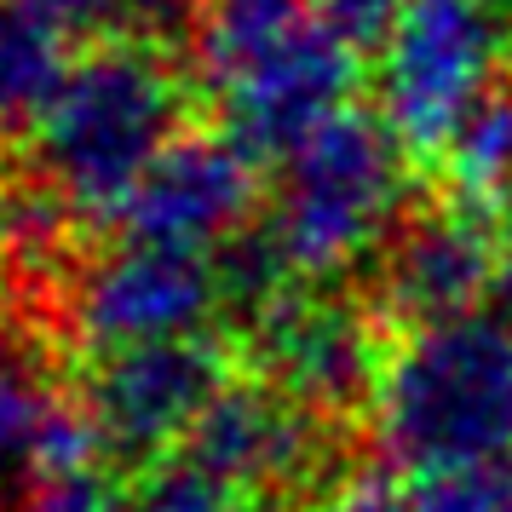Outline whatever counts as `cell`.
I'll return each mask as SVG.
<instances>
[{"label": "cell", "instance_id": "7402d4cb", "mask_svg": "<svg viewBox=\"0 0 512 512\" xmlns=\"http://www.w3.org/2000/svg\"><path fill=\"white\" fill-rule=\"evenodd\" d=\"M35 18H47L58 35H98V29H121L127 0H24Z\"/></svg>", "mask_w": 512, "mask_h": 512}, {"label": "cell", "instance_id": "d4e9b609", "mask_svg": "<svg viewBox=\"0 0 512 512\" xmlns=\"http://www.w3.org/2000/svg\"><path fill=\"white\" fill-rule=\"evenodd\" d=\"M0 196H6V167H0Z\"/></svg>", "mask_w": 512, "mask_h": 512}, {"label": "cell", "instance_id": "30bf717a", "mask_svg": "<svg viewBox=\"0 0 512 512\" xmlns=\"http://www.w3.org/2000/svg\"><path fill=\"white\" fill-rule=\"evenodd\" d=\"M190 466L242 501H271L311 484L328 461L323 415L282 397L271 380H231L190 432Z\"/></svg>", "mask_w": 512, "mask_h": 512}, {"label": "cell", "instance_id": "ac0fdd59", "mask_svg": "<svg viewBox=\"0 0 512 512\" xmlns=\"http://www.w3.org/2000/svg\"><path fill=\"white\" fill-rule=\"evenodd\" d=\"M127 512H248L242 495H231L225 484H213L208 472H196V466H156L139 489H133V501Z\"/></svg>", "mask_w": 512, "mask_h": 512}, {"label": "cell", "instance_id": "2e32d148", "mask_svg": "<svg viewBox=\"0 0 512 512\" xmlns=\"http://www.w3.org/2000/svg\"><path fill=\"white\" fill-rule=\"evenodd\" d=\"M70 225H75V208L58 190L41 185V179L6 190L0 196V259L29 271V277H41V271H52L64 259Z\"/></svg>", "mask_w": 512, "mask_h": 512}, {"label": "cell", "instance_id": "7a4b0ae2", "mask_svg": "<svg viewBox=\"0 0 512 512\" xmlns=\"http://www.w3.org/2000/svg\"><path fill=\"white\" fill-rule=\"evenodd\" d=\"M380 449L415 478L512 461V323L472 311L409 328L369 397Z\"/></svg>", "mask_w": 512, "mask_h": 512}, {"label": "cell", "instance_id": "9a60e30c", "mask_svg": "<svg viewBox=\"0 0 512 512\" xmlns=\"http://www.w3.org/2000/svg\"><path fill=\"white\" fill-rule=\"evenodd\" d=\"M64 70V35L24 0H0V121H35Z\"/></svg>", "mask_w": 512, "mask_h": 512}, {"label": "cell", "instance_id": "9c48e42d", "mask_svg": "<svg viewBox=\"0 0 512 512\" xmlns=\"http://www.w3.org/2000/svg\"><path fill=\"white\" fill-rule=\"evenodd\" d=\"M501 254H507V236L495 225V213L466 208V202L426 208L415 219H403L397 236L386 242L374 300L403 328L472 317L489 305Z\"/></svg>", "mask_w": 512, "mask_h": 512}, {"label": "cell", "instance_id": "4fadbf2b", "mask_svg": "<svg viewBox=\"0 0 512 512\" xmlns=\"http://www.w3.org/2000/svg\"><path fill=\"white\" fill-rule=\"evenodd\" d=\"M317 18L311 0H202L196 24H190V47H196V75L202 87H225L236 70H248L259 52L288 41L294 29Z\"/></svg>", "mask_w": 512, "mask_h": 512}, {"label": "cell", "instance_id": "8992f818", "mask_svg": "<svg viewBox=\"0 0 512 512\" xmlns=\"http://www.w3.org/2000/svg\"><path fill=\"white\" fill-rule=\"evenodd\" d=\"M225 386L231 363L219 340L190 334V340L104 351L81 386V409L98 449H110L116 461H156L173 443H190Z\"/></svg>", "mask_w": 512, "mask_h": 512}, {"label": "cell", "instance_id": "8fae6325", "mask_svg": "<svg viewBox=\"0 0 512 512\" xmlns=\"http://www.w3.org/2000/svg\"><path fill=\"white\" fill-rule=\"evenodd\" d=\"M254 196V156L231 133H185L127 196L121 225L139 242L208 254V248H225L231 236L248 231Z\"/></svg>", "mask_w": 512, "mask_h": 512}, {"label": "cell", "instance_id": "3957f363", "mask_svg": "<svg viewBox=\"0 0 512 512\" xmlns=\"http://www.w3.org/2000/svg\"><path fill=\"white\" fill-rule=\"evenodd\" d=\"M277 167L265 225L300 277H340L386 254L409 208V144L386 127V116L346 110Z\"/></svg>", "mask_w": 512, "mask_h": 512}, {"label": "cell", "instance_id": "7c38bea8", "mask_svg": "<svg viewBox=\"0 0 512 512\" xmlns=\"http://www.w3.org/2000/svg\"><path fill=\"white\" fill-rule=\"evenodd\" d=\"M93 449L87 409L64 392L52 346L24 328L0 334V489H29L47 472L87 466Z\"/></svg>", "mask_w": 512, "mask_h": 512}, {"label": "cell", "instance_id": "44dd1931", "mask_svg": "<svg viewBox=\"0 0 512 512\" xmlns=\"http://www.w3.org/2000/svg\"><path fill=\"white\" fill-rule=\"evenodd\" d=\"M323 512H420V501L380 472H357V478H340L328 489Z\"/></svg>", "mask_w": 512, "mask_h": 512}, {"label": "cell", "instance_id": "6da1fadb", "mask_svg": "<svg viewBox=\"0 0 512 512\" xmlns=\"http://www.w3.org/2000/svg\"><path fill=\"white\" fill-rule=\"evenodd\" d=\"M185 81L156 41H104L81 52L29 121L35 179L75 219H121L139 179L185 139Z\"/></svg>", "mask_w": 512, "mask_h": 512}, {"label": "cell", "instance_id": "5b68a950", "mask_svg": "<svg viewBox=\"0 0 512 512\" xmlns=\"http://www.w3.org/2000/svg\"><path fill=\"white\" fill-rule=\"evenodd\" d=\"M219 305H225V288H219V265L208 254L139 242V236L87 259L70 282V328L98 357L208 334Z\"/></svg>", "mask_w": 512, "mask_h": 512}, {"label": "cell", "instance_id": "603a6c76", "mask_svg": "<svg viewBox=\"0 0 512 512\" xmlns=\"http://www.w3.org/2000/svg\"><path fill=\"white\" fill-rule=\"evenodd\" d=\"M196 6L202 0H127L121 29H133V41H162L179 24H196Z\"/></svg>", "mask_w": 512, "mask_h": 512}, {"label": "cell", "instance_id": "277c9868", "mask_svg": "<svg viewBox=\"0 0 512 512\" xmlns=\"http://www.w3.org/2000/svg\"><path fill=\"white\" fill-rule=\"evenodd\" d=\"M512 35L495 0H403L380 47V116L415 156H443L495 93Z\"/></svg>", "mask_w": 512, "mask_h": 512}, {"label": "cell", "instance_id": "ba28073f", "mask_svg": "<svg viewBox=\"0 0 512 512\" xmlns=\"http://www.w3.org/2000/svg\"><path fill=\"white\" fill-rule=\"evenodd\" d=\"M351 87H357V52L311 18L288 41L259 52L248 70H236L225 87H213V104L225 116V133L254 162H282L317 127L346 116Z\"/></svg>", "mask_w": 512, "mask_h": 512}, {"label": "cell", "instance_id": "cb8c5ba5", "mask_svg": "<svg viewBox=\"0 0 512 512\" xmlns=\"http://www.w3.org/2000/svg\"><path fill=\"white\" fill-rule=\"evenodd\" d=\"M484 311H495V317H507L512 323V242H507V254H501V271H495V288H489Z\"/></svg>", "mask_w": 512, "mask_h": 512}, {"label": "cell", "instance_id": "e0dca14e", "mask_svg": "<svg viewBox=\"0 0 512 512\" xmlns=\"http://www.w3.org/2000/svg\"><path fill=\"white\" fill-rule=\"evenodd\" d=\"M415 501L420 512H512V461H484L420 478Z\"/></svg>", "mask_w": 512, "mask_h": 512}, {"label": "cell", "instance_id": "d6986e66", "mask_svg": "<svg viewBox=\"0 0 512 512\" xmlns=\"http://www.w3.org/2000/svg\"><path fill=\"white\" fill-rule=\"evenodd\" d=\"M127 501H133V495H121V489L87 461V466H64V472H47L41 484H29L12 512H127Z\"/></svg>", "mask_w": 512, "mask_h": 512}, {"label": "cell", "instance_id": "52a82bcc", "mask_svg": "<svg viewBox=\"0 0 512 512\" xmlns=\"http://www.w3.org/2000/svg\"><path fill=\"white\" fill-rule=\"evenodd\" d=\"M259 380L311 415H346L369 403L386 357L374 346V317L334 288H288L248 323Z\"/></svg>", "mask_w": 512, "mask_h": 512}, {"label": "cell", "instance_id": "5bb4252c", "mask_svg": "<svg viewBox=\"0 0 512 512\" xmlns=\"http://www.w3.org/2000/svg\"><path fill=\"white\" fill-rule=\"evenodd\" d=\"M443 179L455 202L495 213L512 196V93H495L461 121V133L443 144Z\"/></svg>", "mask_w": 512, "mask_h": 512}, {"label": "cell", "instance_id": "ffe728a7", "mask_svg": "<svg viewBox=\"0 0 512 512\" xmlns=\"http://www.w3.org/2000/svg\"><path fill=\"white\" fill-rule=\"evenodd\" d=\"M311 6H317V24L340 35L351 52H380L403 12V0H311Z\"/></svg>", "mask_w": 512, "mask_h": 512}]
</instances>
